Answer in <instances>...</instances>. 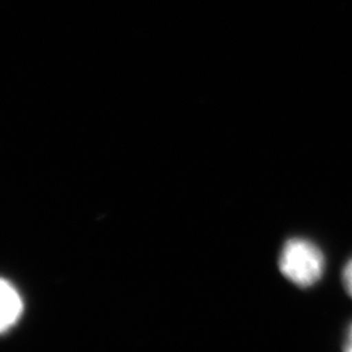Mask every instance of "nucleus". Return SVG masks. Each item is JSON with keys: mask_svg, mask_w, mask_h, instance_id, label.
Segmentation results:
<instances>
[{"mask_svg": "<svg viewBox=\"0 0 352 352\" xmlns=\"http://www.w3.org/2000/svg\"><path fill=\"white\" fill-rule=\"evenodd\" d=\"M279 270L289 282L307 289L322 277L325 256L311 240L289 239L280 252Z\"/></svg>", "mask_w": 352, "mask_h": 352, "instance_id": "f257e3e1", "label": "nucleus"}, {"mask_svg": "<svg viewBox=\"0 0 352 352\" xmlns=\"http://www.w3.org/2000/svg\"><path fill=\"white\" fill-rule=\"evenodd\" d=\"M0 298H1V316H0V329L1 333H6L8 329L14 327L23 314L24 304L17 289L12 283L3 279L0 286Z\"/></svg>", "mask_w": 352, "mask_h": 352, "instance_id": "f03ea898", "label": "nucleus"}, {"mask_svg": "<svg viewBox=\"0 0 352 352\" xmlns=\"http://www.w3.org/2000/svg\"><path fill=\"white\" fill-rule=\"evenodd\" d=\"M342 282H343V287L346 289V292L352 298V258L343 267Z\"/></svg>", "mask_w": 352, "mask_h": 352, "instance_id": "7ed1b4c3", "label": "nucleus"}, {"mask_svg": "<svg viewBox=\"0 0 352 352\" xmlns=\"http://www.w3.org/2000/svg\"><path fill=\"white\" fill-rule=\"evenodd\" d=\"M343 350L347 352H352V324L347 330L346 338H344V344H343Z\"/></svg>", "mask_w": 352, "mask_h": 352, "instance_id": "20e7f679", "label": "nucleus"}]
</instances>
